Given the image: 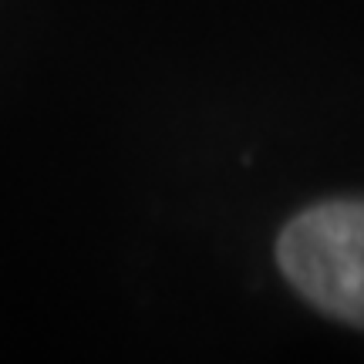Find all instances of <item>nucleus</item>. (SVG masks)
Wrapping results in <instances>:
<instances>
[{
	"label": "nucleus",
	"mask_w": 364,
	"mask_h": 364,
	"mask_svg": "<svg viewBox=\"0 0 364 364\" xmlns=\"http://www.w3.org/2000/svg\"><path fill=\"white\" fill-rule=\"evenodd\" d=\"M277 260L307 304L364 327V199H334L294 216Z\"/></svg>",
	"instance_id": "f257e3e1"
}]
</instances>
